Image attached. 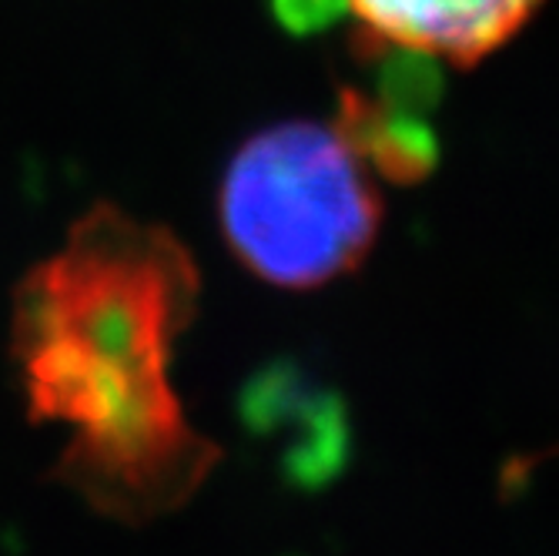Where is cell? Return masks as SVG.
Instances as JSON below:
<instances>
[{
	"mask_svg": "<svg viewBox=\"0 0 559 556\" xmlns=\"http://www.w3.org/2000/svg\"><path fill=\"white\" fill-rule=\"evenodd\" d=\"M269 11L285 34L312 37L335 27L352 11V0H269Z\"/></svg>",
	"mask_w": 559,
	"mask_h": 556,
	"instance_id": "52a82bcc",
	"label": "cell"
},
{
	"mask_svg": "<svg viewBox=\"0 0 559 556\" xmlns=\"http://www.w3.org/2000/svg\"><path fill=\"white\" fill-rule=\"evenodd\" d=\"M352 58L359 61L372 78V94L382 105L429 118L442 100V68L439 58L419 47L389 40L359 24L348 40Z\"/></svg>",
	"mask_w": 559,
	"mask_h": 556,
	"instance_id": "8992f818",
	"label": "cell"
},
{
	"mask_svg": "<svg viewBox=\"0 0 559 556\" xmlns=\"http://www.w3.org/2000/svg\"><path fill=\"white\" fill-rule=\"evenodd\" d=\"M201 275L185 241L94 205L14 292L11 363L34 426H58V486L115 523L171 517L218 463L171 382Z\"/></svg>",
	"mask_w": 559,
	"mask_h": 556,
	"instance_id": "6da1fadb",
	"label": "cell"
},
{
	"mask_svg": "<svg viewBox=\"0 0 559 556\" xmlns=\"http://www.w3.org/2000/svg\"><path fill=\"white\" fill-rule=\"evenodd\" d=\"M332 128L355 158L392 185H419L439 168V134L432 121L395 111L359 87H338Z\"/></svg>",
	"mask_w": 559,
	"mask_h": 556,
	"instance_id": "5b68a950",
	"label": "cell"
},
{
	"mask_svg": "<svg viewBox=\"0 0 559 556\" xmlns=\"http://www.w3.org/2000/svg\"><path fill=\"white\" fill-rule=\"evenodd\" d=\"M245 419L282 449L285 473L301 486L325 483L348 457L342 402L292 363H275L245 389Z\"/></svg>",
	"mask_w": 559,
	"mask_h": 556,
	"instance_id": "3957f363",
	"label": "cell"
},
{
	"mask_svg": "<svg viewBox=\"0 0 559 556\" xmlns=\"http://www.w3.org/2000/svg\"><path fill=\"white\" fill-rule=\"evenodd\" d=\"M546 0H352L362 27L419 47L455 68H476L510 44Z\"/></svg>",
	"mask_w": 559,
	"mask_h": 556,
	"instance_id": "277c9868",
	"label": "cell"
},
{
	"mask_svg": "<svg viewBox=\"0 0 559 556\" xmlns=\"http://www.w3.org/2000/svg\"><path fill=\"white\" fill-rule=\"evenodd\" d=\"M218 215L231 256L255 279L322 288L366 262L385 205L332 125L278 121L231 155Z\"/></svg>",
	"mask_w": 559,
	"mask_h": 556,
	"instance_id": "7a4b0ae2",
	"label": "cell"
}]
</instances>
